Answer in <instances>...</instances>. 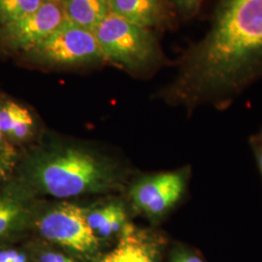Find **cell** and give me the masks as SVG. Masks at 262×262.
<instances>
[{
  "label": "cell",
  "instance_id": "cell-16",
  "mask_svg": "<svg viewBox=\"0 0 262 262\" xmlns=\"http://www.w3.org/2000/svg\"><path fill=\"white\" fill-rule=\"evenodd\" d=\"M0 262H27V258L23 253L8 250L0 252Z\"/></svg>",
  "mask_w": 262,
  "mask_h": 262
},
{
  "label": "cell",
  "instance_id": "cell-1",
  "mask_svg": "<svg viewBox=\"0 0 262 262\" xmlns=\"http://www.w3.org/2000/svg\"><path fill=\"white\" fill-rule=\"evenodd\" d=\"M262 76V0H220L206 35L182 60L170 95L225 108Z\"/></svg>",
  "mask_w": 262,
  "mask_h": 262
},
{
  "label": "cell",
  "instance_id": "cell-13",
  "mask_svg": "<svg viewBox=\"0 0 262 262\" xmlns=\"http://www.w3.org/2000/svg\"><path fill=\"white\" fill-rule=\"evenodd\" d=\"M43 0H0V28L25 18L43 3Z\"/></svg>",
  "mask_w": 262,
  "mask_h": 262
},
{
  "label": "cell",
  "instance_id": "cell-9",
  "mask_svg": "<svg viewBox=\"0 0 262 262\" xmlns=\"http://www.w3.org/2000/svg\"><path fill=\"white\" fill-rule=\"evenodd\" d=\"M158 258L157 241L150 235L126 225L119 243L99 262H158Z\"/></svg>",
  "mask_w": 262,
  "mask_h": 262
},
{
  "label": "cell",
  "instance_id": "cell-7",
  "mask_svg": "<svg viewBox=\"0 0 262 262\" xmlns=\"http://www.w3.org/2000/svg\"><path fill=\"white\" fill-rule=\"evenodd\" d=\"M186 171L160 173L142 179L131 188L134 206L149 217L166 214L179 202L187 187Z\"/></svg>",
  "mask_w": 262,
  "mask_h": 262
},
{
  "label": "cell",
  "instance_id": "cell-21",
  "mask_svg": "<svg viewBox=\"0 0 262 262\" xmlns=\"http://www.w3.org/2000/svg\"><path fill=\"white\" fill-rule=\"evenodd\" d=\"M43 1H53V2H62L63 0H43Z\"/></svg>",
  "mask_w": 262,
  "mask_h": 262
},
{
  "label": "cell",
  "instance_id": "cell-23",
  "mask_svg": "<svg viewBox=\"0 0 262 262\" xmlns=\"http://www.w3.org/2000/svg\"><path fill=\"white\" fill-rule=\"evenodd\" d=\"M1 138H2V132L0 130V140H1Z\"/></svg>",
  "mask_w": 262,
  "mask_h": 262
},
{
  "label": "cell",
  "instance_id": "cell-14",
  "mask_svg": "<svg viewBox=\"0 0 262 262\" xmlns=\"http://www.w3.org/2000/svg\"><path fill=\"white\" fill-rule=\"evenodd\" d=\"M23 207L16 200L0 198V236L5 234L18 222L23 214Z\"/></svg>",
  "mask_w": 262,
  "mask_h": 262
},
{
  "label": "cell",
  "instance_id": "cell-2",
  "mask_svg": "<svg viewBox=\"0 0 262 262\" xmlns=\"http://www.w3.org/2000/svg\"><path fill=\"white\" fill-rule=\"evenodd\" d=\"M118 180L110 163L75 148L50 150L31 167V181L35 187L56 198L108 191L117 187Z\"/></svg>",
  "mask_w": 262,
  "mask_h": 262
},
{
  "label": "cell",
  "instance_id": "cell-17",
  "mask_svg": "<svg viewBox=\"0 0 262 262\" xmlns=\"http://www.w3.org/2000/svg\"><path fill=\"white\" fill-rule=\"evenodd\" d=\"M40 262H77L61 253H47L40 256Z\"/></svg>",
  "mask_w": 262,
  "mask_h": 262
},
{
  "label": "cell",
  "instance_id": "cell-12",
  "mask_svg": "<svg viewBox=\"0 0 262 262\" xmlns=\"http://www.w3.org/2000/svg\"><path fill=\"white\" fill-rule=\"evenodd\" d=\"M33 118L27 108L15 102L0 107V130L17 139L28 137L33 127Z\"/></svg>",
  "mask_w": 262,
  "mask_h": 262
},
{
  "label": "cell",
  "instance_id": "cell-18",
  "mask_svg": "<svg viewBox=\"0 0 262 262\" xmlns=\"http://www.w3.org/2000/svg\"><path fill=\"white\" fill-rule=\"evenodd\" d=\"M173 262H204V260L199 257L196 254L190 253H179L175 256Z\"/></svg>",
  "mask_w": 262,
  "mask_h": 262
},
{
  "label": "cell",
  "instance_id": "cell-3",
  "mask_svg": "<svg viewBox=\"0 0 262 262\" xmlns=\"http://www.w3.org/2000/svg\"><path fill=\"white\" fill-rule=\"evenodd\" d=\"M104 59L131 70L155 66L160 58L158 41L149 28L115 15L94 31Z\"/></svg>",
  "mask_w": 262,
  "mask_h": 262
},
{
  "label": "cell",
  "instance_id": "cell-22",
  "mask_svg": "<svg viewBox=\"0 0 262 262\" xmlns=\"http://www.w3.org/2000/svg\"><path fill=\"white\" fill-rule=\"evenodd\" d=\"M257 138H258V139H259V141H260V142H261L262 143V131L261 134H260V136H259V137H257Z\"/></svg>",
  "mask_w": 262,
  "mask_h": 262
},
{
  "label": "cell",
  "instance_id": "cell-5",
  "mask_svg": "<svg viewBox=\"0 0 262 262\" xmlns=\"http://www.w3.org/2000/svg\"><path fill=\"white\" fill-rule=\"evenodd\" d=\"M84 208L74 204H61L43 215L38 228L49 241L75 253L90 255L99 247V238L86 221Z\"/></svg>",
  "mask_w": 262,
  "mask_h": 262
},
{
  "label": "cell",
  "instance_id": "cell-15",
  "mask_svg": "<svg viewBox=\"0 0 262 262\" xmlns=\"http://www.w3.org/2000/svg\"><path fill=\"white\" fill-rule=\"evenodd\" d=\"M179 12L185 17H191L195 15L201 8L205 0H168Z\"/></svg>",
  "mask_w": 262,
  "mask_h": 262
},
{
  "label": "cell",
  "instance_id": "cell-19",
  "mask_svg": "<svg viewBox=\"0 0 262 262\" xmlns=\"http://www.w3.org/2000/svg\"><path fill=\"white\" fill-rule=\"evenodd\" d=\"M252 145L262 175V143L257 137H254V139L252 141Z\"/></svg>",
  "mask_w": 262,
  "mask_h": 262
},
{
  "label": "cell",
  "instance_id": "cell-6",
  "mask_svg": "<svg viewBox=\"0 0 262 262\" xmlns=\"http://www.w3.org/2000/svg\"><path fill=\"white\" fill-rule=\"evenodd\" d=\"M66 20L60 2L44 1L25 18L0 28V40L9 50L28 53Z\"/></svg>",
  "mask_w": 262,
  "mask_h": 262
},
{
  "label": "cell",
  "instance_id": "cell-11",
  "mask_svg": "<svg viewBox=\"0 0 262 262\" xmlns=\"http://www.w3.org/2000/svg\"><path fill=\"white\" fill-rule=\"evenodd\" d=\"M86 221L98 238L109 237L123 229L126 214L122 204L112 202L88 212Z\"/></svg>",
  "mask_w": 262,
  "mask_h": 262
},
{
  "label": "cell",
  "instance_id": "cell-20",
  "mask_svg": "<svg viewBox=\"0 0 262 262\" xmlns=\"http://www.w3.org/2000/svg\"><path fill=\"white\" fill-rule=\"evenodd\" d=\"M3 175H4V166H3V163L0 161V181L3 178Z\"/></svg>",
  "mask_w": 262,
  "mask_h": 262
},
{
  "label": "cell",
  "instance_id": "cell-10",
  "mask_svg": "<svg viewBox=\"0 0 262 262\" xmlns=\"http://www.w3.org/2000/svg\"><path fill=\"white\" fill-rule=\"evenodd\" d=\"M61 5L70 24L92 32L112 15L110 0H63Z\"/></svg>",
  "mask_w": 262,
  "mask_h": 262
},
{
  "label": "cell",
  "instance_id": "cell-4",
  "mask_svg": "<svg viewBox=\"0 0 262 262\" xmlns=\"http://www.w3.org/2000/svg\"><path fill=\"white\" fill-rule=\"evenodd\" d=\"M26 54L36 63L58 67L84 66L104 59L94 32L68 20Z\"/></svg>",
  "mask_w": 262,
  "mask_h": 262
},
{
  "label": "cell",
  "instance_id": "cell-8",
  "mask_svg": "<svg viewBox=\"0 0 262 262\" xmlns=\"http://www.w3.org/2000/svg\"><path fill=\"white\" fill-rule=\"evenodd\" d=\"M113 15L144 28H161L171 19L168 0H110Z\"/></svg>",
  "mask_w": 262,
  "mask_h": 262
}]
</instances>
